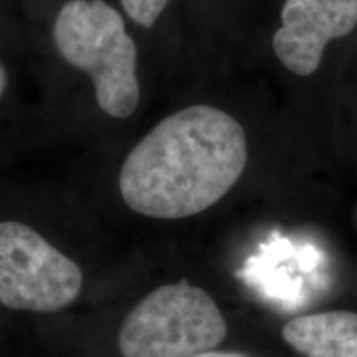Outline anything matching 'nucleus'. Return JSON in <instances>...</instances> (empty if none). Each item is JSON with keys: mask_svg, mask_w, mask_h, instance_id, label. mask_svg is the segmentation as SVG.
I'll list each match as a JSON object with an SVG mask.
<instances>
[{"mask_svg": "<svg viewBox=\"0 0 357 357\" xmlns=\"http://www.w3.org/2000/svg\"><path fill=\"white\" fill-rule=\"evenodd\" d=\"M247 162L242 124L195 102L167 114L131 147L118 172L119 197L142 217L181 220L225 197Z\"/></svg>", "mask_w": 357, "mask_h": 357, "instance_id": "1", "label": "nucleus"}, {"mask_svg": "<svg viewBox=\"0 0 357 357\" xmlns=\"http://www.w3.org/2000/svg\"><path fill=\"white\" fill-rule=\"evenodd\" d=\"M40 106L128 121L142 105L139 47L109 0H61L37 32Z\"/></svg>", "mask_w": 357, "mask_h": 357, "instance_id": "2", "label": "nucleus"}, {"mask_svg": "<svg viewBox=\"0 0 357 357\" xmlns=\"http://www.w3.org/2000/svg\"><path fill=\"white\" fill-rule=\"evenodd\" d=\"M227 336L220 307L187 280L164 284L137 303L118 336L123 357H194Z\"/></svg>", "mask_w": 357, "mask_h": 357, "instance_id": "3", "label": "nucleus"}, {"mask_svg": "<svg viewBox=\"0 0 357 357\" xmlns=\"http://www.w3.org/2000/svg\"><path fill=\"white\" fill-rule=\"evenodd\" d=\"M83 288L79 266L29 223L0 222V303L17 311L55 312Z\"/></svg>", "mask_w": 357, "mask_h": 357, "instance_id": "4", "label": "nucleus"}, {"mask_svg": "<svg viewBox=\"0 0 357 357\" xmlns=\"http://www.w3.org/2000/svg\"><path fill=\"white\" fill-rule=\"evenodd\" d=\"M356 25L357 0H287L273 35L275 55L291 73L310 77L319 68L326 45Z\"/></svg>", "mask_w": 357, "mask_h": 357, "instance_id": "5", "label": "nucleus"}, {"mask_svg": "<svg viewBox=\"0 0 357 357\" xmlns=\"http://www.w3.org/2000/svg\"><path fill=\"white\" fill-rule=\"evenodd\" d=\"M281 334L305 357H357V314L352 311L298 316Z\"/></svg>", "mask_w": 357, "mask_h": 357, "instance_id": "6", "label": "nucleus"}, {"mask_svg": "<svg viewBox=\"0 0 357 357\" xmlns=\"http://www.w3.org/2000/svg\"><path fill=\"white\" fill-rule=\"evenodd\" d=\"M20 32L22 30H17L0 40V113L12 106H19L20 78L17 53L25 50L26 45H30V33L20 35Z\"/></svg>", "mask_w": 357, "mask_h": 357, "instance_id": "7", "label": "nucleus"}, {"mask_svg": "<svg viewBox=\"0 0 357 357\" xmlns=\"http://www.w3.org/2000/svg\"><path fill=\"white\" fill-rule=\"evenodd\" d=\"M171 2L172 0H116L114 3L126 17L129 25L151 30L158 25Z\"/></svg>", "mask_w": 357, "mask_h": 357, "instance_id": "8", "label": "nucleus"}, {"mask_svg": "<svg viewBox=\"0 0 357 357\" xmlns=\"http://www.w3.org/2000/svg\"><path fill=\"white\" fill-rule=\"evenodd\" d=\"M24 2V13L29 25L30 32H37L47 22L50 13L53 12L61 0H22Z\"/></svg>", "mask_w": 357, "mask_h": 357, "instance_id": "9", "label": "nucleus"}, {"mask_svg": "<svg viewBox=\"0 0 357 357\" xmlns=\"http://www.w3.org/2000/svg\"><path fill=\"white\" fill-rule=\"evenodd\" d=\"M10 15L12 12L7 7L6 0H0V40L6 38L7 35L17 32V30H20L13 26V22H10Z\"/></svg>", "mask_w": 357, "mask_h": 357, "instance_id": "10", "label": "nucleus"}, {"mask_svg": "<svg viewBox=\"0 0 357 357\" xmlns=\"http://www.w3.org/2000/svg\"><path fill=\"white\" fill-rule=\"evenodd\" d=\"M194 357H248L242 352H229V351H205L202 354Z\"/></svg>", "mask_w": 357, "mask_h": 357, "instance_id": "11", "label": "nucleus"}]
</instances>
